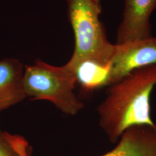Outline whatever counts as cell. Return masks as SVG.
I'll list each match as a JSON object with an SVG mask.
<instances>
[{
  "instance_id": "1",
  "label": "cell",
  "mask_w": 156,
  "mask_h": 156,
  "mask_svg": "<svg viewBox=\"0 0 156 156\" xmlns=\"http://www.w3.org/2000/svg\"><path fill=\"white\" fill-rule=\"evenodd\" d=\"M156 84V64H151L109 86L97 112L100 126L111 142L117 143L132 126L155 124L151 118L150 98Z\"/></svg>"
},
{
  "instance_id": "2",
  "label": "cell",
  "mask_w": 156,
  "mask_h": 156,
  "mask_svg": "<svg viewBox=\"0 0 156 156\" xmlns=\"http://www.w3.org/2000/svg\"><path fill=\"white\" fill-rule=\"evenodd\" d=\"M69 19L73 26L75 46L73 56L66 64L75 69L84 62L102 65L110 64L115 45L107 39L104 28L99 19L101 8L93 0H66Z\"/></svg>"
},
{
  "instance_id": "3",
  "label": "cell",
  "mask_w": 156,
  "mask_h": 156,
  "mask_svg": "<svg viewBox=\"0 0 156 156\" xmlns=\"http://www.w3.org/2000/svg\"><path fill=\"white\" fill-rule=\"evenodd\" d=\"M23 83L27 97L49 101L66 114L75 115L83 108L73 92L77 83L75 73L66 65L55 67L37 60L24 66Z\"/></svg>"
},
{
  "instance_id": "4",
  "label": "cell",
  "mask_w": 156,
  "mask_h": 156,
  "mask_svg": "<svg viewBox=\"0 0 156 156\" xmlns=\"http://www.w3.org/2000/svg\"><path fill=\"white\" fill-rule=\"evenodd\" d=\"M151 64H156V37L115 44L108 86L117 83L136 69Z\"/></svg>"
},
{
  "instance_id": "5",
  "label": "cell",
  "mask_w": 156,
  "mask_h": 156,
  "mask_svg": "<svg viewBox=\"0 0 156 156\" xmlns=\"http://www.w3.org/2000/svg\"><path fill=\"white\" fill-rule=\"evenodd\" d=\"M156 0H125L123 19L117 30V45L152 37L150 18Z\"/></svg>"
},
{
  "instance_id": "6",
  "label": "cell",
  "mask_w": 156,
  "mask_h": 156,
  "mask_svg": "<svg viewBox=\"0 0 156 156\" xmlns=\"http://www.w3.org/2000/svg\"><path fill=\"white\" fill-rule=\"evenodd\" d=\"M101 156H156V124L127 129L111 151Z\"/></svg>"
},
{
  "instance_id": "7",
  "label": "cell",
  "mask_w": 156,
  "mask_h": 156,
  "mask_svg": "<svg viewBox=\"0 0 156 156\" xmlns=\"http://www.w3.org/2000/svg\"><path fill=\"white\" fill-rule=\"evenodd\" d=\"M24 67L19 60L6 58L0 60V111L24 100L23 78Z\"/></svg>"
},
{
  "instance_id": "8",
  "label": "cell",
  "mask_w": 156,
  "mask_h": 156,
  "mask_svg": "<svg viewBox=\"0 0 156 156\" xmlns=\"http://www.w3.org/2000/svg\"><path fill=\"white\" fill-rule=\"evenodd\" d=\"M110 64L102 65L86 61L80 63L75 69L77 82L86 91H91L108 86Z\"/></svg>"
},
{
  "instance_id": "9",
  "label": "cell",
  "mask_w": 156,
  "mask_h": 156,
  "mask_svg": "<svg viewBox=\"0 0 156 156\" xmlns=\"http://www.w3.org/2000/svg\"><path fill=\"white\" fill-rule=\"evenodd\" d=\"M0 156H30L27 141L0 129Z\"/></svg>"
},
{
  "instance_id": "10",
  "label": "cell",
  "mask_w": 156,
  "mask_h": 156,
  "mask_svg": "<svg viewBox=\"0 0 156 156\" xmlns=\"http://www.w3.org/2000/svg\"><path fill=\"white\" fill-rule=\"evenodd\" d=\"M93 1L94 2V4L98 6V7H100V8H101V6L100 0H93Z\"/></svg>"
}]
</instances>
